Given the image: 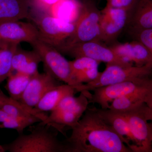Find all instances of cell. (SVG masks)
Listing matches in <instances>:
<instances>
[{"label": "cell", "mask_w": 152, "mask_h": 152, "mask_svg": "<svg viewBox=\"0 0 152 152\" xmlns=\"http://www.w3.org/2000/svg\"><path fill=\"white\" fill-rule=\"evenodd\" d=\"M152 95V86L117 98L111 103L108 109L122 113L129 111L146 104Z\"/></svg>", "instance_id": "19"}, {"label": "cell", "mask_w": 152, "mask_h": 152, "mask_svg": "<svg viewBox=\"0 0 152 152\" xmlns=\"http://www.w3.org/2000/svg\"><path fill=\"white\" fill-rule=\"evenodd\" d=\"M109 1V0H107V1Z\"/></svg>", "instance_id": "33"}, {"label": "cell", "mask_w": 152, "mask_h": 152, "mask_svg": "<svg viewBox=\"0 0 152 152\" xmlns=\"http://www.w3.org/2000/svg\"><path fill=\"white\" fill-rule=\"evenodd\" d=\"M101 13V11L92 0H83L80 15L75 23L74 32L63 45L90 41L100 42Z\"/></svg>", "instance_id": "5"}, {"label": "cell", "mask_w": 152, "mask_h": 152, "mask_svg": "<svg viewBox=\"0 0 152 152\" xmlns=\"http://www.w3.org/2000/svg\"><path fill=\"white\" fill-rule=\"evenodd\" d=\"M28 19L37 28L38 39L56 48L62 45L75 30V23L66 21L44 12L30 9Z\"/></svg>", "instance_id": "4"}, {"label": "cell", "mask_w": 152, "mask_h": 152, "mask_svg": "<svg viewBox=\"0 0 152 152\" xmlns=\"http://www.w3.org/2000/svg\"><path fill=\"white\" fill-rule=\"evenodd\" d=\"M146 104L150 110L149 115V121H152V95Z\"/></svg>", "instance_id": "30"}, {"label": "cell", "mask_w": 152, "mask_h": 152, "mask_svg": "<svg viewBox=\"0 0 152 152\" xmlns=\"http://www.w3.org/2000/svg\"><path fill=\"white\" fill-rule=\"evenodd\" d=\"M70 137L64 142L66 152H132L96 107L87 109Z\"/></svg>", "instance_id": "1"}, {"label": "cell", "mask_w": 152, "mask_h": 152, "mask_svg": "<svg viewBox=\"0 0 152 152\" xmlns=\"http://www.w3.org/2000/svg\"><path fill=\"white\" fill-rule=\"evenodd\" d=\"M3 43V41H1V39H0V46H1V45L2 43Z\"/></svg>", "instance_id": "32"}, {"label": "cell", "mask_w": 152, "mask_h": 152, "mask_svg": "<svg viewBox=\"0 0 152 152\" xmlns=\"http://www.w3.org/2000/svg\"><path fill=\"white\" fill-rule=\"evenodd\" d=\"M126 28L131 35L136 32L152 29V0H138L129 12Z\"/></svg>", "instance_id": "17"}, {"label": "cell", "mask_w": 152, "mask_h": 152, "mask_svg": "<svg viewBox=\"0 0 152 152\" xmlns=\"http://www.w3.org/2000/svg\"><path fill=\"white\" fill-rule=\"evenodd\" d=\"M31 77V76L23 73L12 72L7 78L5 86L10 97L15 100L20 102Z\"/></svg>", "instance_id": "24"}, {"label": "cell", "mask_w": 152, "mask_h": 152, "mask_svg": "<svg viewBox=\"0 0 152 152\" xmlns=\"http://www.w3.org/2000/svg\"><path fill=\"white\" fill-rule=\"evenodd\" d=\"M152 86V78L145 82H123L95 89L88 98L89 103L98 104L101 109L105 110L117 98Z\"/></svg>", "instance_id": "9"}, {"label": "cell", "mask_w": 152, "mask_h": 152, "mask_svg": "<svg viewBox=\"0 0 152 152\" xmlns=\"http://www.w3.org/2000/svg\"><path fill=\"white\" fill-rule=\"evenodd\" d=\"M12 99L10 97L6 96L0 90V106L8 102Z\"/></svg>", "instance_id": "29"}, {"label": "cell", "mask_w": 152, "mask_h": 152, "mask_svg": "<svg viewBox=\"0 0 152 152\" xmlns=\"http://www.w3.org/2000/svg\"><path fill=\"white\" fill-rule=\"evenodd\" d=\"M18 46L3 42L0 46V83L12 73V59Z\"/></svg>", "instance_id": "25"}, {"label": "cell", "mask_w": 152, "mask_h": 152, "mask_svg": "<svg viewBox=\"0 0 152 152\" xmlns=\"http://www.w3.org/2000/svg\"><path fill=\"white\" fill-rule=\"evenodd\" d=\"M75 89L72 86L65 84L54 87L45 94L34 108L39 113L52 112L65 97L75 95Z\"/></svg>", "instance_id": "20"}, {"label": "cell", "mask_w": 152, "mask_h": 152, "mask_svg": "<svg viewBox=\"0 0 152 152\" xmlns=\"http://www.w3.org/2000/svg\"><path fill=\"white\" fill-rule=\"evenodd\" d=\"M78 102L70 107L60 111H53L46 119L39 124L48 125L66 135V128L72 129L77 125L88 108L89 100L83 92Z\"/></svg>", "instance_id": "10"}, {"label": "cell", "mask_w": 152, "mask_h": 152, "mask_svg": "<svg viewBox=\"0 0 152 152\" xmlns=\"http://www.w3.org/2000/svg\"><path fill=\"white\" fill-rule=\"evenodd\" d=\"M61 0H28L30 9L47 12Z\"/></svg>", "instance_id": "27"}, {"label": "cell", "mask_w": 152, "mask_h": 152, "mask_svg": "<svg viewBox=\"0 0 152 152\" xmlns=\"http://www.w3.org/2000/svg\"><path fill=\"white\" fill-rule=\"evenodd\" d=\"M42 60L34 50H26L18 46L12 59V72H19L32 76L39 72L38 66Z\"/></svg>", "instance_id": "18"}, {"label": "cell", "mask_w": 152, "mask_h": 152, "mask_svg": "<svg viewBox=\"0 0 152 152\" xmlns=\"http://www.w3.org/2000/svg\"><path fill=\"white\" fill-rule=\"evenodd\" d=\"M5 151V150L4 148L3 145H0V152H4Z\"/></svg>", "instance_id": "31"}, {"label": "cell", "mask_w": 152, "mask_h": 152, "mask_svg": "<svg viewBox=\"0 0 152 152\" xmlns=\"http://www.w3.org/2000/svg\"><path fill=\"white\" fill-rule=\"evenodd\" d=\"M96 109L104 121L120 136L126 145L132 152H136L135 142L124 113L110 109Z\"/></svg>", "instance_id": "16"}, {"label": "cell", "mask_w": 152, "mask_h": 152, "mask_svg": "<svg viewBox=\"0 0 152 152\" xmlns=\"http://www.w3.org/2000/svg\"><path fill=\"white\" fill-rule=\"evenodd\" d=\"M61 84L48 73L35 74L31 77L20 102L28 107L34 108L47 92Z\"/></svg>", "instance_id": "13"}, {"label": "cell", "mask_w": 152, "mask_h": 152, "mask_svg": "<svg viewBox=\"0 0 152 152\" xmlns=\"http://www.w3.org/2000/svg\"><path fill=\"white\" fill-rule=\"evenodd\" d=\"M147 108L144 104L123 113L135 142L136 152H152V127L148 122Z\"/></svg>", "instance_id": "8"}, {"label": "cell", "mask_w": 152, "mask_h": 152, "mask_svg": "<svg viewBox=\"0 0 152 152\" xmlns=\"http://www.w3.org/2000/svg\"><path fill=\"white\" fill-rule=\"evenodd\" d=\"M30 9L28 0H0V24L28 19Z\"/></svg>", "instance_id": "21"}, {"label": "cell", "mask_w": 152, "mask_h": 152, "mask_svg": "<svg viewBox=\"0 0 152 152\" xmlns=\"http://www.w3.org/2000/svg\"><path fill=\"white\" fill-rule=\"evenodd\" d=\"M30 44L39 55L45 72L58 80L72 86L69 61L56 48L39 39Z\"/></svg>", "instance_id": "6"}, {"label": "cell", "mask_w": 152, "mask_h": 152, "mask_svg": "<svg viewBox=\"0 0 152 152\" xmlns=\"http://www.w3.org/2000/svg\"><path fill=\"white\" fill-rule=\"evenodd\" d=\"M132 35L136 40L142 44L152 56V29L141 30L132 34Z\"/></svg>", "instance_id": "26"}, {"label": "cell", "mask_w": 152, "mask_h": 152, "mask_svg": "<svg viewBox=\"0 0 152 152\" xmlns=\"http://www.w3.org/2000/svg\"><path fill=\"white\" fill-rule=\"evenodd\" d=\"M129 11L106 5L101 11L99 22L100 41L114 43L127 23Z\"/></svg>", "instance_id": "11"}, {"label": "cell", "mask_w": 152, "mask_h": 152, "mask_svg": "<svg viewBox=\"0 0 152 152\" xmlns=\"http://www.w3.org/2000/svg\"><path fill=\"white\" fill-rule=\"evenodd\" d=\"M61 53L75 58L86 57L99 62L123 66L134 65L123 59L109 47H106L99 41H90L70 45H64L56 48Z\"/></svg>", "instance_id": "7"}, {"label": "cell", "mask_w": 152, "mask_h": 152, "mask_svg": "<svg viewBox=\"0 0 152 152\" xmlns=\"http://www.w3.org/2000/svg\"><path fill=\"white\" fill-rule=\"evenodd\" d=\"M69 62L72 86L75 88L93 81L99 74L98 68L100 62L91 58L79 57Z\"/></svg>", "instance_id": "15"}, {"label": "cell", "mask_w": 152, "mask_h": 152, "mask_svg": "<svg viewBox=\"0 0 152 152\" xmlns=\"http://www.w3.org/2000/svg\"><path fill=\"white\" fill-rule=\"evenodd\" d=\"M138 0H109L107 5L115 8L124 9L129 12L134 7Z\"/></svg>", "instance_id": "28"}, {"label": "cell", "mask_w": 152, "mask_h": 152, "mask_svg": "<svg viewBox=\"0 0 152 152\" xmlns=\"http://www.w3.org/2000/svg\"><path fill=\"white\" fill-rule=\"evenodd\" d=\"M39 39L37 28L32 22L12 20L0 24V39L9 43H31Z\"/></svg>", "instance_id": "12"}, {"label": "cell", "mask_w": 152, "mask_h": 152, "mask_svg": "<svg viewBox=\"0 0 152 152\" xmlns=\"http://www.w3.org/2000/svg\"><path fill=\"white\" fill-rule=\"evenodd\" d=\"M51 126L38 124L30 126V134H20L10 144L3 145L10 152H66L64 142L59 140Z\"/></svg>", "instance_id": "2"}, {"label": "cell", "mask_w": 152, "mask_h": 152, "mask_svg": "<svg viewBox=\"0 0 152 152\" xmlns=\"http://www.w3.org/2000/svg\"><path fill=\"white\" fill-rule=\"evenodd\" d=\"M42 121L36 116L23 118L12 116L0 108V129H12L19 134H23L26 128Z\"/></svg>", "instance_id": "23"}, {"label": "cell", "mask_w": 152, "mask_h": 152, "mask_svg": "<svg viewBox=\"0 0 152 152\" xmlns=\"http://www.w3.org/2000/svg\"><path fill=\"white\" fill-rule=\"evenodd\" d=\"M152 64L142 66H123L107 64L103 72L93 81L76 87V92H90L95 89L123 82H145L152 78Z\"/></svg>", "instance_id": "3"}, {"label": "cell", "mask_w": 152, "mask_h": 152, "mask_svg": "<svg viewBox=\"0 0 152 152\" xmlns=\"http://www.w3.org/2000/svg\"><path fill=\"white\" fill-rule=\"evenodd\" d=\"M121 58L134 65L152 64V56L140 42L135 40L126 43H114L110 47Z\"/></svg>", "instance_id": "14"}, {"label": "cell", "mask_w": 152, "mask_h": 152, "mask_svg": "<svg viewBox=\"0 0 152 152\" xmlns=\"http://www.w3.org/2000/svg\"><path fill=\"white\" fill-rule=\"evenodd\" d=\"M81 7L82 4L77 0H61L46 13L66 21L75 23Z\"/></svg>", "instance_id": "22"}]
</instances>
